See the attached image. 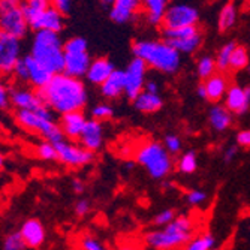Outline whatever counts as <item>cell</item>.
<instances>
[{"mask_svg": "<svg viewBox=\"0 0 250 250\" xmlns=\"http://www.w3.org/2000/svg\"><path fill=\"white\" fill-rule=\"evenodd\" d=\"M101 93L106 99H117L125 93V71L114 69L101 85Z\"/></svg>", "mask_w": 250, "mask_h": 250, "instance_id": "7402d4cb", "label": "cell"}, {"mask_svg": "<svg viewBox=\"0 0 250 250\" xmlns=\"http://www.w3.org/2000/svg\"><path fill=\"white\" fill-rule=\"evenodd\" d=\"M217 69L216 66V59L210 57V56H204L199 59L198 62V66H196V72H198V77L202 78V80H207L208 77H211Z\"/></svg>", "mask_w": 250, "mask_h": 250, "instance_id": "d590c367", "label": "cell"}, {"mask_svg": "<svg viewBox=\"0 0 250 250\" xmlns=\"http://www.w3.org/2000/svg\"><path fill=\"white\" fill-rule=\"evenodd\" d=\"M225 105L232 114H244L250 106V87L231 85L226 92Z\"/></svg>", "mask_w": 250, "mask_h": 250, "instance_id": "d6986e66", "label": "cell"}, {"mask_svg": "<svg viewBox=\"0 0 250 250\" xmlns=\"http://www.w3.org/2000/svg\"><path fill=\"white\" fill-rule=\"evenodd\" d=\"M147 67L143 59L133 56V60L125 69V95L127 99L133 101L144 90Z\"/></svg>", "mask_w": 250, "mask_h": 250, "instance_id": "7c38bea8", "label": "cell"}, {"mask_svg": "<svg viewBox=\"0 0 250 250\" xmlns=\"http://www.w3.org/2000/svg\"><path fill=\"white\" fill-rule=\"evenodd\" d=\"M3 249L5 250H22V249H27L24 240H22V235L20 234V231L9 234L5 241H3Z\"/></svg>", "mask_w": 250, "mask_h": 250, "instance_id": "74e56055", "label": "cell"}, {"mask_svg": "<svg viewBox=\"0 0 250 250\" xmlns=\"http://www.w3.org/2000/svg\"><path fill=\"white\" fill-rule=\"evenodd\" d=\"M144 90H147L150 93H159V85L156 81H147L144 84Z\"/></svg>", "mask_w": 250, "mask_h": 250, "instance_id": "681fc988", "label": "cell"}, {"mask_svg": "<svg viewBox=\"0 0 250 250\" xmlns=\"http://www.w3.org/2000/svg\"><path fill=\"white\" fill-rule=\"evenodd\" d=\"M29 54L50 74L56 75L63 72L64 56H63V41L60 38V33L51 30L33 32Z\"/></svg>", "mask_w": 250, "mask_h": 250, "instance_id": "277c9868", "label": "cell"}, {"mask_svg": "<svg viewBox=\"0 0 250 250\" xmlns=\"http://www.w3.org/2000/svg\"><path fill=\"white\" fill-rule=\"evenodd\" d=\"M56 144L57 161L69 168H83L95 161V153L84 148L78 141L63 138Z\"/></svg>", "mask_w": 250, "mask_h": 250, "instance_id": "9c48e42d", "label": "cell"}, {"mask_svg": "<svg viewBox=\"0 0 250 250\" xmlns=\"http://www.w3.org/2000/svg\"><path fill=\"white\" fill-rule=\"evenodd\" d=\"M35 154L41 161H47V162H54L57 161V150H56V144L43 140L41 141L36 147H35Z\"/></svg>", "mask_w": 250, "mask_h": 250, "instance_id": "4dcf8cb0", "label": "cell"}, {"mask_svg": "<svg viewBox=\"0 0 250 250\" xmlns=\"http://www.w3.org/2000/svg\"><path fill=\"white\" fill-rule=\"evenodd\" d=\"M235 22H237V8H235V3L231 0V2H228L220 9L217 26H219V30L223 33L232 29L235 26Z\"/></svg>", "mask_w": 250, "mask_h": 250, "instance_id": "83f0119b", "label": "cell"}, {"mask_svg": "<svg viewBox=\"0 0 250 250\" xmlns=\"http://www.w3.org/2000/svg\"><path fill=\"white\" fill-rule=\"evenodd\" d=\"M199 21V12L190 5H171L168 6L164 20L162 29H180L186 26H196Z\"/></svg>", "mask_w": 250, "mask_h": 250, "instance_id": "8fae6325", "label": "cell"}, {"mask_svg": "<svg viewBox=\"0 0 250 250\" xmlns=\"http://www.w3.org/2000/svg\"><path fill=\"white\" fill-rule=\"evenodd\" d=\"M87 117L84 114V111H72V112H66V114L60 116L59 125L60 129L63 132V136L66 140H72V141H78L80 135L85 126Z\"/></svg>", "mask_w": 250, "mask_h": 250, "instance_id": "2e32d148", "label": "cell"}, {"mask_svg": "<svg viewBox=\"0 0 250 250\" xmlns=\"http://www.w3.org/2000/svg\"><path fill=\"white\" fill-rule=\"evenodd\" d=\"M64 29V14L59 9L50 6L42 14H39L33 21H30V30H51L60 33Z\"/></svg>", "mask_w": 250, "mask_h": 250, "instance_id": "5bb4252c", "label": "cell"}, {"mask_svg": "<svg viewBox=\"0 0 250 250\" xmlns=\"http://www.w3.org/2000/svg\"><path fill=\"white\" fill-rule=\"evenodd\" d=\"M3 167H5V156L0 153V171L3 169Z\"/></svg>", "mask_w": 250, "mask_h": 250, "instance_id": "f5cc1de1", "label": "cell"}, {"mask_svg": "<svg viewBox=\"0 0 250 250\" xmlns=\"http://www.w3.org/2000/svg\"><path fill=\"white\" fill-rule=\"evenodd\" d=\"M0 30L24 39L30 26L22 9V0H0Z\"/></svg>", "mask_w": 250, "mask_h": 250, "instance_id": "ba28073f", "label": "cell"}, {"mask_svg": "<svg viewBox=\"0 0 250 250\" xmlns=\"http://www.w3.org/2000/svg\"><path fill=\"white\" fill-rule=\"evenodd\" d=\"M50 5L56 9H59L62 14L67 15L72 9V0H50Z\"/></svg>", "mask_w": 250, "mask_h": 250, "instance_id": "ee69618b", "label": "cell"}, {"mask_svg": "<svg viewBox=\"0 0 250 250\" xmlns=\"http://www.w3.org/2000/svg\"><path fill=\"white\" fill-rule=\"evenodd\" d=\"M12 83H18V84H27L29 81V71H27V64L24 57H21L18 60V63L15 64L12 75H11Z\"/></svg>", "mask_w": 250, "mask_h": 250, "instance_id": "8d00e7d4", "label": "cell"}, {"mask_svg": "<svg viewBox=\"0 0 250 250\" xmlns=\"http://www.w3.org/2000/svg\"><path fill=\"white\" fill-rule=\"evenodd\" d=\"M164 146L169 153L175 154L181 150V140L177 135H167L165 140H164Z\"/></svg>", "mask_w": 250, "mask_h": 250, "instance_id": "60d3db41", "label": "cell"}, {"mask_svg": "<svg viewBox=\"0 0 250 250\" xmlns=\"http://www.w3.org/2000/svg\"><path fill=\"white\" fill-rule=\"evenodd\" d=\"M132 53L143 59L148 67L164 74L177 72L181 64V54L167 41H135Z\"/></svg>", "mask_w": 250, "mask_h": 250, "instance_id": "7a4b0ae2", "label": "cell"}, {"mask_svg": "<svg viewBox=\"0 0 250 250\" xmlns=\"http://www.w3.org/2000/svg\"><path fill=\"white\" fill-rule=\"evenodd\" d=\"M135 108L144 112V114H153V112H157L164 106V99L161 98L159 93H150L147 90H143V92L136 96L133 101Z\"/></svg>", "mask_w": 250, "mask_h": 250, "instance_id": "cb8c5ba5", "label": "cell"}, {"mask_svg": "<svg viewBox=\"0 0 250 250\" xmlns=\"http://www.w3.org/2000/svg\"><path fill=\"white\" fill-rule=\"evenodd\" d=\"M193 222L189 216L175 217L164 226L162 231H153L146 235V244L151 249L169 250L185 247L193 237Z\"/></svg>", "mask_w": 250, "mask_h": 250, "instance_id": "5b68a950", "label": "cell"}, {"mask_svg": "<svg viewBox=\"0 0 250 250\" xmlns=\"http://www.w3.org/2000/svg\"><path fill=\"white\" fill-rule=\"evenodd\" d=\"M206 90H207V101L219 102L228 92V80L223 75V72L213 74L206 80Z\"/></svg>", "mask_w": 250, "mask_h": 250, "instance_id": "603a6c76", "label": "cell"}, {"mask_svg": "<svg viewBox=\"0 0 250 250\" xmlns=\"http://www.w3.org/2000/svg\"><path fill=\"white\" fill-rule=\"evenodd\" d=\"M143 9V0H114L109 8V18L117 24H126Z\"/></svg>", "mask_w": 250, "mask_h": 250, "instance_id": "ac0fdd59", "label": "cell"}, {"mask_svg": "<svg viewBox=\"0 0 250 250\" xmlns=\"http://www.w3.org/2000/svg\"><path fill=\"white\" fill-rule=\"evenodd\" d=\"M42 102L56 114L84 109L87 104V88L83 78L67 75L64 72L56 74L48 84L38 90Z\"/></svg>", "mask_w": 250, "mask_h": 250, "instance_id": "6da1fadb", "label": "cell"}, {"mask_svg": "<svg viewBox=\"0 0 250 250\" xmlns=\"http://www.w3.org/2000/svg\"><path fill=\"white\" fill-rule=\"evenodd\" d=\"M206 199H207V193L202 190H190L188 193V202L190 206H201Z\"/></svg>", "mask_w": 250, "mask_h": 250, "instance_id": "7bdbcfd3", "label": "cell"}, {"mask_svg": "<svg viewBox=\"0 0 250 250\" xmlns=\"http://www.w3.org/2000/svg\"><path fill=\"white\" fill-rule=\"evenodd\" d=\"M177 168L180 172L183 174H193L198 168V157L195 151H186L185 154H181L178 159Z\"/></svg>", "mask_w": 250, "mask_h": 250, "instance_id": "d6a6232c", "label": "cell"}, {"mask_svg": "<svg viewBox=\"0 0 250 250\" xmlns=\"http://www.w3.org/2000/svg\"><path fill=\"white\" fill-rule=\"evenodd\" d=\"M169 0H143V9L151 26H161Z\"/></svg>", "mask_w": 250, "mask_h": 250, "instance_id": "d4e9b609", "label": "cell"}, {"mask_svg": "<svg viewBox=\"0 0 250 250\" xmlns=\"http://www.w3.org/2000/svg\"><path fill=\"white\" fill-rule=\"evenodd\" d=\"M63 56H64V66H63L64 74L77 78L85 77L92 57H90L88 45L84 38L75 36L63 42Z\"/></svg>", "mask_w": 250, "mask_h": 250, "instance_id": "52a82bcc", "label": "cell"}, {"mask_svg": "<svg viewBox=\"0 0 250 250\" xmlns=\"http://www.w3.org/2000/svg\"><path fill=\"white\" fill-rule=\"evenodd\" d=\"M246 69H247V72H249V74H250V63H249V64H247V67H246Z\"/></svg>", "mask_w": 250, "mask_h": 250, "instance_id": "db71d44e", "label": "cell"}, {"mask_svg": "<svg viewBox=\"0 0 250 250\" xmlns=\"http://www.w3.org/2000/svg\"><path fill=\"white\" fill-rule=\"evenodd\" d=\"M237 144L241 147H250V129L241 130L237 135Z\"/></svg>", "mask_w": 250, "mask_h": 250, "instance_id": "bcb514c9", "label": "cell"}, {"mask_svg": "<svg viewBox=\"0 0 250 250\" xmlns=\"http://www.w3.org/2000/svg\"><path fill=\"white\" fill-rule=\"evenodd\" d=\"M74 211H75V214H77L78 217L87 216L88 211H90V202H88L87 199H80V201H77L75 207H74Z\"/></svg>", "mask_w": 250, "mask_h": 250, "instance_id": "f6af8a7d", "label": "cell"}, {"mask_svg": "<svg viewBox=\"0 0 250 250\" xmlns=\"http://www.w3.org/2000/svg\"><path fill=\"white\" fill-rule=\"evenodd\" d=\"M21 57V39L0 30V75L11 78L14 67Z\"/></svg>", "mask_w": 250, "mask_h": 250, "instance_id": "30bf717a", "label": "cell"}, {"mask_svg": "<svg viewBox=\"0 0 250 250\" xmlns=\"http://www.w3.org/2000/svg\"><path fill=\"white\" fill-rule=\"evenodd\" d=\"M78 143L84 148L96 153L104 144V126H102V122H99L96 119H87L85 126H84L80 138H78Z\"/></svg>", "mask_w": 250, "mask_h": 250, "instance_id": "9a60e30c", "label": "cell"}, {"mask_svg": "<svg viewBox=\"0 0 250 250\" xmlns=\"http://www.w3.org/2000/svg\"><path fill=\"white\" fill-rule=\"evenodd\" d=\"M235 42H228L225 43L223 47L220 48V51L217 53V57H216V66L220 72H225L229 69V60H231V54L235 48Z\"/></svg>", "mask_w": 250, "mask_h": 250, "instance_id": "1f68e13d", "label": "cell"}, {"mask_svg": "<svg viewBox=\"0 0 250 250\" xmlns=\"http://www.w3.org/2000/svg\"><path fill=\"white\" fill-rule=\"evenodd\" d=\"M135 161L136 164L143 165L148 171L150 177L156 180L165 178L172 169L169 151L159 143H147L141 146L135 154Z\"/></svg>", "mask_w": 250, "mask_h": 250, "instance_id": "8992f818", "label": "cell"}, {"mask_svg": "<svg viewBox=\"0 0 250 250\" xmlns=\"http://www.w3.org/2000/svg\"><path fill=\"white\" fill-rule=\"evenodd\" d=\"M20 234L22 235L27 249H39L47 240V231L39 219H27L21 225Z\"/></svg>", "mask_w": 250, "mask_h": 250, "instance_id": "e0dca14e", "label": "cell"}, {"mask_svg": "<svg viewBox=\"0 0 250 250\" xmlns=\"http://www.w3.org/2000/svg\"><path fill=\"white\" fill-rule=\"evenodd\" d=\"M26 60V64H27V71H29V81L27 84L32 85L33 88L39 90L42 87H45L48 84V81L54 77L53 74H50L47 69H45L43 66H41L30 54L27 56H22Z\"/></svg>", "mask_w": 250, "mask_h": 250, "instance_id": "44dd1931", "label": "cell"}, {"mask_svg": "<svg viewBox=\"0 0 250 250\" xmlns=\"http://www.w3.org/2000/svg\"><path fill=\"white\" fill-rule=\"evenodd\" d=\"M78 247L84 249V250H102V249H105L102 241L95 235H81L78 240Z\"/></svg>", "mask_w": 250, "mask_h": 250, "instance_id": "ab89813d", "label": "cell"}, {"mask_svg": "<svg viewBox=\"0 0 250 250\" xmlns=\"http://www.w3.org/2000/svg\"><path fill=\"white\" fill-rule=\"evenodd\" d=\"M101 3H102V6H105V8H111V5L114 3V0H101Z\"/></svg>", "mask_w": 250, "mask_h": 250, "instance_id": "816d5d0a", "label": "cell"}, {"mask_svg": "<svg viewBox=\"0 0 250 250\" xmlns=\"http://www.w3.org/2000/svg\"><path fill=\"white\" fill-rule=\"evenodd\" d=\"M11 105L14 109H35L45 105L36 88L29 84L12 83L11 87Z\"/></svg>", "mask_w": 250, "mask_h": 250, "instance_id": "4fadbf2b", "label": "cell"}, {"mask_svg": "<svg viewBox=\"0 0 250 250\" xmlns=\"http://www.w3.org/2000/svg\"><path fill=\"white\" fill-rule=\"evenodd\" d=\"M208 122L214 130L223 132L232 123V112L226 108V105H214L208 112Z\"/></svg>", "mask_w": 250, "mask_h": 250, "instance_id": "4316f807", "label": "cell"}, {"mask_svg": "<svg viewBox=\"0 0 250 250\" xmlns=\"http://www.w3.org/2000/svg\"><path fill=\"white\" fill-rule=\"evenodd\" d=\"M56 112L47 105H41L35 109H15V123L29 133L41 136L42 140L59 143L64 136L59 122L54 119Z\"/></svg>", "mask_w": 250, "mask_h": 250, "instance_id": "3957f363", "label": "cell"}, {"mask_svg": "<svg viewBox=\"0 0 250 250\" xmlns=\"http://www.w3.org/2000/svg\"><path fill=\"white\" fill-rule=\"evenodd\" d=\"M237 154H238V146H231V147H228L226 148V151H225V154H223V159H225V162L226 164H231L234 159L237 157Z\"/></svg>", "mask_w": 250, "mask_h": 250, "instance_id": "7dc6e473", "label": "cell"}, {"mask_svg": "<svg viewBox=\"0 0 250 250\" xmlns=\"http://www.w3.org/2000/svg\"><path fill=\"white\" fill-rule=\"evenodd\" d=\"M114 116V109L108 104H99L92 109V119H96L99 122H106Z\"/></svg>", "mask_w": 250, "mask_h": 250, "instance_id": "f35d334b", "label": "cell"}, {"mask_svg": "<svg viewBox=\"0 0 250 250\" xmlns=\"http://www.w3.org/2000/svg\"><path fill=\"white\" fill-rule=\"evenodd\" d=\"M84 189H85V186H84V183H83V180H81V178H74V180H72V190H74L77 195H81V193L84 192Z\"/></svg>", "mask_w": 250, "mask_h": 250, "instance_id": "c3c4849f", "label": "cell"}, {"mask_svg": "<svg viewBox=\"0 0 250 250\" xmlns=\"http://www.w3.org/2000/svg\"><path fill=\"white\" fill-rule=\"evenodd\" d=\"M196 93L201 99H207V90H206V84L201 83L196 88Z\"/></svg>", "mask_w": 250, "mask_h": 250, "instance_id": "f907efd6", "label": "cell"}, {"mask_svg": "<svg viewBox=\"0 0 250 250\" xmlns=\"http://www.w3.org/2000/svg\"><path fill=\"white\" fill-rule=\"evenodd\" d=\"M11 87L12 80L0 75V111H8L11 105Z\"/></svg>", "mask_w": 250, "mask_h": 250, "instance_id": "e575fe53", "label": "cell"}, {"mask_svg": "<svg viewBox=\"0 0 250 250\" xmlns=\"http://www.w3.org/2000/svg\"><path fill=\"white\" fill-rule=\"evenodd\" d=\"M214 244H216V238L211 234L206 232V234L192 238L186 244V249L188 250H210L214 247Z\"/></svg>", "mask_w": 250, "mask_h": 250, "instance_id": "836d02e7", "label": "cell"}, {"mask_svg": "<svg viewBox=\"0 0 250 250\" xmlns=\"http://www.w3.org/2000/svg\"><path fill=\"white\" fill-rule=\"evenodd\" d=\"M249 64V53L246 50V47L243 45H235V48L231 54V60H229V69L232 72H238L246 69Z\"/></svg>", "mask_w": 250, "mask_h": 250, "instance_id": "f546056e", "label": "cell"}, {"mask_svg": "<svg viewBox=\"0 0 250 250\" xmlns=\"http://www.w3.org/2000/svg\"><path fill=\"white\" fill-rule=\"evenodd\" d=\"M164 41H167L171 45V47H174L180 54H192L202 45V33L196 32V33L185 36V38L164 39Z\"/></svg>", "mask_w": 250, "mask_h": 250, "instance_id": "484cf974", "label": "cell"}, {"mask_svg": "<svg viewBox=\"0 0 250 250\" xmlns=\"http://www.w3.org/2000/svg\"><path fill=\"white\" fill-rule=\"evenodd\" d=\"M114 64L106 57H98L90 62L88 69L85 72V78L90 84L101 85L112 72H114Z\"/></svg>", "mask_w": 250, "mask_h": 250, "instance_id": "ffe728a7", "label": "cell"}, {"mask_svg": "<svg viewBox=\"0 0 250 250\" xmlns=\"http://www.w3.org/2000/svg\"><path fill=\"white\" fill-rule=\"evenodd\" d=\"M50 6V0H22V9H24V14L27 17L29 26L30 21H33L39 14H42Z\"/></svg>", "mask_w": 250, "mask_h": 250, "instance_id": "f1b7e54d", "label": "cell"}, {"mask_svg": "<svg viewBox=\"0 0 250 250\" xmlns=\"http://www.w3.org/2000/svg\"><path fill=\"white\" fill-rule=\"evenodd\" d=\"M174 219H175V211L174 210H164V211H161V213H159L154 217V225H157V226H165L169 222H172Z\"/></svg>", "mask_w": 250, "mask_h": 250, "instance_id": "b9f144b4", "label": "cell"}]
</instances>
